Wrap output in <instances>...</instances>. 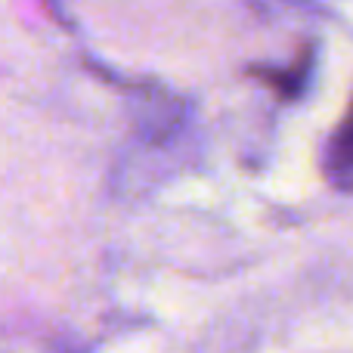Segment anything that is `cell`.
Listing matches in <instances>:
<instances>
[{"label":"cell","instance_id":"cell-1","mask_svg":"<svg viewBox=\"0 0 353 353\" xmlns=\"http://www.w3.org/2000/svg\"><path fill=\"white\" fill-rule=\"evenodd\" d=\"M323 168L332 186L353 192V103H350L347 115L341 118V124L335 128V134L329 137Z\"/></svg>","mask_w":353,"mask_h":353},{"label":"cell","instance_id":"cell-2","mask_svg":"<svg viewBox=\"0 0 353 353\" xmlns=\"http://www.w3.org/2000/svg\"><path fill=\"white\" fill-rule=\"evenodd\" d=\"M307 72H310V53L301 56L292 68H282V72H276V68H261V72H254V74L261 81H267L282 99H292V97H298L301 87L307 84Z\"/></svg>","mask_w":353,"mask_h":353}]
</instances>
